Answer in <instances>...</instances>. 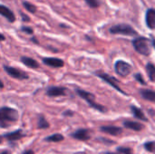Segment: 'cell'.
<instances>
[{
  "mask_svg": "<svg viewBox=\"0 0 155 154\" xmlns=\"http://www.w3.org/2000/svg\"><path fill=\"white\" fill-rule=\"evenodd\" d=\"M18 112L11 107L0 108V128H7L18 120Z\"/></svg>",
  "mask_w": 155,
  "mask_h": 154,
  "instance_id": "obj_1",
  "label": "cell"
},
{
  "mask_svg": "<svg viewBox=\"0 0 155 154\" xmlns=\"http://www.w3.org/2000/svg\"><path fill=\"white\" fill-rule=\"evenodd\" d=\"M136 52L143 55H149L152 51V43L146 37H137L133 41Z\"/></svg>",
  "mask_w": 155,
  "mask_h": 154,
  "instance_id": "obj_2",
  "label": "cell"
},
{
  "mask_svg": "<svg viewBox=\"0 0 155 154\" xmlns=\"http://www.w3.org/2000/svg\"><path fill=\"white\" fill-rule=\"evenodd\" d=\"M75 91H76L77 94L81 98L85 100L91 107H93L95 110H97L99 112H102V113L106 112V108L105 107H104L103 105L98 104L97 103H95V97H94V95L93 93H91L89 92H86V91H84V90H81V89H76Z\"/></svg>",
  "mask_w": 155,
  "mask_h": 154,
  "instance_id": "obj_3",
  "label": "cell"
},
{
  "mask_svg": "<svg viewBox=\"0 0 155 154\" xmlns=\"http://www.w3.org/2000/svg\"><path fill=\"white\" fill-rule=\"evenodd\" d=\"M110 33L114 34H124V35H130L134 36L137 35V32L129 25L126 24H120L114 25L110 28Z\"/></svg>",
  "mask_w": 155,
  "mask_h": 154,
  "instance_id": "obj_4",
  "label": "cell"
},
{
  "mask_svg": "<svg viewBox=\"0 0 155 154\" xmlns=\"http://www.w3.org/2000/svg\"><path fill=\"white\" fill-rule=\"evenodd\" d=\"M114 69H115V72H116L119 75H121V76H123V77H125V76L129 75V74H131L132 70H133L131 64H129L128 63H126V62H124V61H122V60L117 61V62L115 63V64H114Z\"/></svg>",
  "mask_w": 155,
  "mask_h": 154,
  "instance_id": "obj_5",
  "label": "cell"
},
{
  "mask_svg": "<svg viewBox=\"0 0 155 154\" xmlns=\"http://www.w3.org/2000/svg\"><path fill=\"white\" fill-rule=\"evenodd\" d=\"M4 70L6 72V74L8 75H10L11 77L15 78V79H18V80H25V79H28V74L25 72L20 71L16 68L11 67V66H7L5 65L4 66Z\"/></svg>",
  "mask_w": 155,
  "mask_h": 154,
  "instance_id": "obj_6",
  "label": "cell"
},
{
  "mask_svg": "<svg viewBox=\"0 0 155 154\" xmlns=\"http://www.w3.org/2000/svg\"><path fill=\"white\" fill-rule=\"evenodd\" d=\"M96 75L98 76V77H100L101 79H103L104 82H106L107 84H109L111 86H113L115 90H117L118 92H120V93H124L125 94V93L120 88V86H119V84H118V81L115 79V78H114L113 76H110L109 74H105V73H101V72H97L96 73Z\"/></svg>",
  "mask_w": 155,
  "mask_h": 154,
  "instance_id": "obj_7",
  "label": "cell"
},
{
  "mask_svg": "<svg viewBox=\"0 0 155 154\" xmlns=\"http://www.w3.org/2000/svg\"><path fill=\"white\" fill-rule=\"evenodd\" d=\"M43 63L50 67L54 68H61L64 66V63L63 60L59 58H54V57H45L43 58Z\"/></svg>",
  "mask_w": 155,
  "mask_h": 154,
  "instance_id": "obj_8",
  "label": "cell"
},
{
  "mask_svg": "<svg viewBox=\"0 0 155 154\" xmlns=\"http://www.w3.org/2000/svg\"><path fill=\"white\" fill-rule=\"evenodd\" d=\"M71 136L74 139L78 140V141H88L91 138V135H90L89 131L88 130H85V129L77 130L76 132H74V133H72Z\"/></svg>",
  "mask_w": 155,
  "mask_h": 154,
  "instance_id": "obj_9",
  "label": "cell"
},
{
  "mask_svg": "<svg viewBox=\"0 0 155 154\" xmlns=\"http://www.w3.org/2000/svg\"><path fill=\"white\" fill-rule=\"evenodd\" d=\"M66 88L64 87H57V86H51L47 89L46 93L50 97H57V96H64L65 94Z\"/></svg>",
  "mask_w": 155,
  "mask_h": 154,
  "instance_id": "obj_10",
  "label": "cell"
},
{
  "mask_svg": "<svg viewBox=\"0 0 155 154\" xmlns=\"http://www.w3.org/2000/svg\"><path fill=\"white\" fill-rule=\"evenodd\" d=\"M0 15L11 23L15 22V14L7 6L4 5H0Z\"/></svg>",
  "mask_w": 155,
  "mask_h": 154,
  "instance_id": "obj_11",
  "label": "cell"
},
{
  "mask_svg": "<svg viewBox=\"0 0 155 154\" xmlns=\"http://www.w3.org/2000/svg\"><path fill=\"white\" fill-rule=\"evenodd\" d=\"M146 25L150 29H155V9H148L145 15Z\"/></svg>",
  "mask_w": 155,
  "mask_h": 154,
  "instance_id": "obj_12",
  "label": "cell"
},
{
  "mask_svg": "<svg viewBox=\"0 0 155 154\" xmlns=\"http://www.w3.org/2000/svg\"><path fill=\"white\" fill-rule=\"evenodd\" d=\"M101 131L103 133H105L107 134L114 135V136H117L121 134L123 132V130L120 127H116V126H103L101 127Z\"/></svg>",
  "mask_w": 155,
  "mask_h": 154,
  "instance_id": "obj_13",
  "label": "cell"
},
{
  "mask_svg": "<svg viewBox=\"0 0 155 154\" xmlns=\"http://www.w3.org/2000/svg\"><path fill=\"white\" fill-rule=\"evenodd\" d=\"M4 137H5V139H7L8 141H13V142H15V141H18V140H20L22 137H24V134H23V133H22L21 130H16V131H15V132L9 133H5V134L4 135Z\"/></svg>",
  "mask_w": 155,
  "mask_h": 154,
  "instance_id": "obj_14",
  "label": "cell"
},
{
  "mask_svg": "<svg viewBox=\"0 0 155 154\" xmlns=\"http://www.w3.org/2000/svg\"><path fill=\"white\" fill-rule=\"evenodd\" d=\"M21 62L26 65L27 67L29 68H33V69H36L39 67V64L33 58H30V57H27V56H22L21 57Z\"/></svg>",
  "mask_w": 155,
  "mask_h": 154,
  "instance_id": "obj_15",
  "label": "cell"
},
{
  "mask_svg": "<svg viewBox=\"0 0 155 154\" xmlns=\"http://www.w3.org/2000/svg\"><path fill=\"white\" fill-rule=\"evenodd\" d=\"M131 110H132V113H133V114H134V116L135 118H137V119H139V120H142V121H143V122H147V121H148L147 117L145 116V114L143 113V112L140 108L132 105V106H131Z\"/></svg>",
  "mask_w": 155,
  "mask_h": 154,
  "instance_id": "obj_16",
  "label": "cell"
},
{
  "mask_svg": "<svg viewBox=\"0 0 155 154\" xmlns=\"http://www.w3.org/2000/svg\"><path fill=\"white\" fill-rule=\"evenodd\" d=\"M124 125L125 128L130 129V130H134L136 132H139L141 130L143 129V125L142 123H136V122H132V121H126L124 123Z\"/></svg>",
  "mask_w": 155,
  "mask_h": 154,
  "instance_id": "obj_17",
  "label": "cell"
},
{
  "mask_svg": "<svg viewBox=\"0 0 155 154\" xmlns=\"http://www.w3.org/2000/svg\"><path fill=\"white\" fill-rule=\"evenodd\" d=\"M140 94L141 96L147 100V101H151V102H155V92L152 90H141L140 91Z\"/></svg>",
  "mask_w": 155,
  "mask_h": 154,
  "instance_id": "obj_18",
  "label": "cell"
},
{
  "mask_svg": "<svg viewBox=\"0 0 155 154\" xmlns=\"http://www.w3.org/2000/svg\"><path fill=\"white\" fill-rule=\"evenodd\" d=\"M148 76L152 82H155V66L153 64H148L146 66Z\"/></svg>",
  "mask_w": 155,
  "mask_h": 154,
  "instance_id": "obj_19",
  "label": "cell"
},
{
  "mask_svg": "<svg viewBox=\"0 0 155 154\" xmlns=\"http://www.w3.org/2000/svg\"><path fill=\"white\" fill-rule=\"evenodd\" d=\"M64 140V136L60 133H55L53 134L51 136H48L45 138L46 142H50V143H57V142H62Z\"/></svg>",
  "mask_w": 155,
  "mask_h": 154,
  "instance_id": "obj_20",
  "label": "cell"
},
{
  "mask_svg": "<svg viewBox=\"0 0 155 154\" xmlns=\"http://www.w3.org/2000/svg\"><path fill=\"white\" fill-rule=\"evenodd\" d=\"M49 123L45 120V118L44 116H40L38 118V122H37V127L39 129H47L49 127Z\"/></svg>",
  "mask_w": 155,
  "mask_h": 154,
  "instance_id": "obj_21",
  "label": "cell"
},
{
  "mask_svg": "<svg viewBox=\"0 0 155 154\" xmlns=\"http://www.w3.org/2000/svg\"><path fill=\"white\" fill-rule=\"evenodd\" d=\"M23 5H24V7H25L28 12H30V13H32V14L35 13V11H36V7H35V5H34L33 4H31V3H29V2L25 1V2H23Z\"/></svg>",
  "mask_w": 155,
  "mask_h": 154,
  "instance_id": "obj_22",
  "label": "cell"
},
{
  "mask_svg": "<svg viewBox=\"0 0 155 154\" xmlns=\"http://www.w3.org/2000/svg\"><path fill=\"white\" fill-rule=\"evenodd\" d=\"M145 150L150 152H155V143L154 142H148L144 144Z\"/></svg>",
  "mask_w": 155,
  "mask_h": 154,
  "instance_id": "obj_23",
  "label": "cell"
},
{
  "mask_svg": "<svg viewBox=\"0 0 155 154\" xmlns=\"http://www.w3.org/2000/svg\"><path fill=\"white\" fill-rule=\"evenodd\" d=\"M117 152L121 154H133V151L131 148H125V147H119L117 149Z\"/></svg>",
  "mask_w": 155,
  "mask_h": 154,
  "instance_id": "obj_24",
  "label": "cell"
},
{
  "mask_svg": "<svg viewBox=\"0 0 155 154\" xmlns=\"http://www.w3.org/2000/svg\"><path fill=\"white\" fill-rule=\"evenodd\" d=\"M85 2L87 3V5L90 7L95 8V7L99 6V1L98 0H85Z\"/></svg>",
  "mask_w": 155,
  "mask_h": 154,
  "instance_id": "obj_25",
  "label": "cell"
},
{
  "mask_svg": "<svg viewBox=\"0 0 155 154\" xmlns=\"http://www.w3.org/2000/svg\"><path fill=\"white\" fill-rule=\"evenodd\" d=\"M134 78H135V79H136V81H138L140 84H143V85H145V84H146V82H145V80H144L143 76L142 75V74H140V73L136 74L134 75Z\"/></svg>",
  "mask_w": 155,
  "mask_h": 154,
  "instance_id": "obj_26",
  "label": "cell"
},
{
  "mask_svg": "<svg viewBox=\"0 0 155 154\" xmlns=\"http://www.w3.org/2000/svg\"><path fill=\"white\" fill-rule=\"evenodd\" d=\"M21 30L23 32H25L26 34H33V29L30 28L29 26H22L21 27Z\"/></svg>",
  "mask_w": 155,
  "mask_h": 154,
  "instance_id": "obj_27",
  "label": "cell"
},
{
  "mask_svg": "<svg viewBox=\"0 0 155 154\" xmlns=\"http://www.w3.org/2000/svg\"><path fill=\"white\" fill-rule=\"evenodd\" d=\"M21 16L24 18L23 20H24V21H25V22H27V21H29V20H30V18H29L27 15H25V14H23V13H21Z\"/></svg>",
  "mask_w": 155,
  "mask_h": 154,
  "instance_id": "obj_28",
  "label": "cell"
},
{
  "mask_svg": "<svg viewBox=\"0 0 155 154\" xmlns=\"http://www.w3.org/2000/svg\"><path fill=\"white\" fill-rule=\"evenodd\" d=\"M73 114H74V113L71 111H66L64 113V115H65V116H73Z\"/></svg>",
  "mask_w": 155,
  "mask_h": 154,
  "instance_id": "obj_29",
  "label": "cell"
},
{
  "mask_svg": "<svg viewBox=\"0 0 155 154\" xmlns=\"http://www.w3.org/2000/svg\"><path fill=\"white\" fill-rule=\"evenodd\" d=\"M22 154H35V152L32 150H27V151H25Z\"/></svg>",
  "mask_w": 155,
  "mask_h": 154,
  "instance_id": "obj_30",
  "label": "cell"
},
{
  "mask_svg": "<svg viewBox=\"0 0 155 154\" xmlns=\"http://www.w3.org/2000/svg\"><path fill=\"white\" fill-rule=\"evenodd\" d=\"M5 39V35H4V34H0V41H4Z\"/></svg>",
  "mask_w": 155,
  "mask_h": 154,
  "instance_id": "obj_31",
  "label": "cell"
},
{
  "mask_svg": "<svg viewBox=\"0 0 155 154\" xmlns=\"http://www.w3.org/2000/svg\"><path fill=\"white\" fill-rule=\"evenodd\" d=\"M32 41H33L34 43H35V44H38V41H37L35 37H33V38H32Z\"/></svg>",
  "mask_w": 155,
  "mask_h": 154,
  "instance_id": "obj_32",
  "label": "cell"
},
{
  "mask_svg": "<svg viewBox=\"0 0 155 154\" xmlns=\"http://www.w3.org/2000/svg\"><path fill=\"white\" fill-rule=\"evenodd\" d=\"M3 87H4V84H3V83H2V81L0 80V89H1V88H3Z\"/></svg>",
  "mask_w": 155,
  "mask_h": 154,
  "instance_id": "obj_33",
  "label": "cell"
},
{
  "mask_svg": "<svg viewBox=\"0 0 155 154\" xmlns=\"http://www.w3.org/2000/svg\"><path fill=\"white\" fill-rule=\"evenodd\" d=\"M0 154H11L9 152H3L2 153H0Z\"/></svg>",
  "mask_w": 155,
  "mask_h": 154,
  "instance_id": "obj_34",
  "label": "cell"
},
{
  "mask_svg": "<svg viewBox=\"0 0 155 154\" xmlns=\"http://www.w3.org/2000/svg\"><path fill=\"white\" fill-rule=\"evenodd\" d=\"M3 143V137L0 135V143Z\"/></svg>",
  "mask_w": 155,
  "mask_h": 154,
  "instance_id": "obj_35",
  "label": "cell"
},
{
  "mask_svg": "<svg viewBox=\"0 0 155 154\" xmlns=\"http://www.w3.org/2000/svg\"><path fill=\"white\" fill-rule=\"evenodd\" d=\"M106 154H121V153H119V152H117V153H115V152H106Z\"/></svg>",
  "mask_w": 155,
  "mask_h": 154,
  "instance_id": "obj_36",
  "label": "cell"
}]
</instances>
